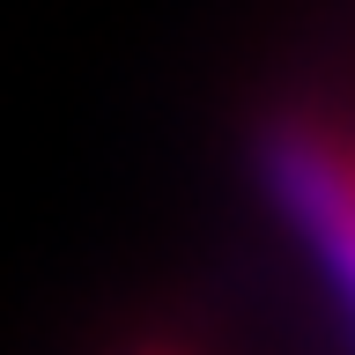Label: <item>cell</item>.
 Segmentation results:
<instances>
[{
    "mask_svg": "<svg viewBox=\"0 0 355 355\" xmlns=\"http://www.w3.org/2000/svg\"><path fill=\"white\" fill-rule=\"evenodd\" d=\"M259 185L355 326V119L282 111L259 133Z\"/></svg>",
    "mask_w": 355,
    "mask_h": 355,
    "instance_id": "6da1fadb",
    "label": "cell"
},
{
    "mask_svg": "<svg viewBox=\"0 0 355 355\" xmlns=\"http://www.w3.org/2000/svg\"><path fill=\"white\" fill-rule=\"evenodd\" d=\"M141 355H178V348H141Z\"/></svg>",
    "mask_w": 355,
    "mask_h": 355,
    "instance_id": "7a4b0ae2",
    "label": "cell"
}]
</instances>
